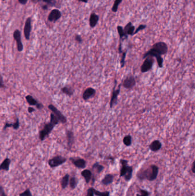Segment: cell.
Masks as SVG:
<instances>
[{"instance_id":"cell-1","label":"cell","mask_w":195,"mask_h":196,"mask_svg":"<svg viewBox=\"0 0 195 196\" xmlns=\"http://www.w3.org/2000/svg\"><path fill=\"white\" fill-rule=\"evenodd\" d=\"M168 50L167 44L163 42H159L154 44L151 49L147 51L144 55L143 59H146L148 57H155L159 68H161L163 67V58L162 55L167 54Z\"/></svg>"},{"instance_id":"cell-2","label":"cell","mask_w":195,"mask_h":196,"mask_svg":"<svg viewBox=\"0 0 195 196\" xmlns=\"http://www.w3.org/2000/svg\"><path fill=\"white\" fill-rule=\"evenodd\" d=\"M159 172V168L156 165H151L146 169H141L137 172L136 177L140 181L148 180L153 181L156 180Z\"/></svg>"},{"instance_id":"cell-3","label":"cell","mask_w":195,"mask_h":196,"mask_svg":"<svg viewBox=\"0 0 195 196\" xmlns=\"http://www.w3.org/2000/svg\"><path fill=\"white\" fill-rule=\"evenodd\" d=\"M60 122L59 119L56 115L52 112L50 114V121L49 123H47L43 127L39 133V138L40 140L43 141L45 139L48 137L49 134L52 131L55 127L58 125Z\"/></svg>"},{"instance_id":"cell-4","label":"cell","mask_w":195,"mask_h":196,"mask_svg":"<svg viewBox=\"0 0 195 196\" xmlns=\"http://www.w3.org/2000/svg\"><path fill=\"white\" fill-rule=\"evenodd\" d=\"M121 167L120 169V177H124L126 181H129L133 175V167L128 165V161L126 160H120Z\"/></svg>"},{"instance_id":"cell-5","label":"cell","mask_w":195,"mask_h":196,"mask_svg":"<svg viewBox=\"0 0 195 196\" xmlns=\"http://www.w3.org/2000/svg\"><path fill=\"white\" fill-rule=\"evenodd\" d=\"M66 161V158L63 157L61 155H58L49 160L48 161V164L50 168H53L63 165V163H64Z\"/></svg>"},{"instance_id":"cell-6","label":"cell","mask_w":195,"mask_h":196,"mask_svg":"<svg viewBox=\"0 0 195 196\" xmlns=\"http://www.w3.org/2000/svg\"><path fill=\"white\" fill-rule=\"evenodd\" d=\"M116 83H117V80H115L114 81V86L113 88V90L112 92V95L111 99L110 101V107L112 108L114 105H116L117 103V100H118V97L119 94L120 93L121 91V84H120L119 86V88L117 90H115V87L116 86Z\"/></svg>"},{"instance_id":"cell-7","label":"cell","mask_w":195,"mask_h":196,"mask_svg":"<svg viewBox=\"0 0 195 196\" xmlns=\"http://www.w3.org/2000/svg\"><path fill=\"white\" fill-rule=\"evenodd\" d=\"M154 60L152 57H148L145 59L144 62L142 64L140 71L142 73H146L152 68Z\"/></svg>"},{"instance_id":"cell-8","label":"cell","mask_w":195,"mask_h":196,"mask_svg":"<svg viewBox=\"0 0 195 196\" xmlns=\"http://www.w3.org/2000/svg\"><path fill=\"white\" fill-rule=\"evenodd\" d=\"M48 108L50 111H52V112H53L56 117L58 118V119H59L60 122L61 123H66L67 122V119L63 115V114L61 113V111H60L55 105H48Z\"/></svg>"},{"instance_id":"cell-9","label":"cell","mask_w":195,"mask_h":196,"mask_svg":"<svg viewBox=\"0 0 195 196\" xmlns=\"http://www.w3.org/2000/svg\"><path fill=\"white\" fill-rule=\"evenodd\" d=\"M13 36L14 40H16L17 43V50L18 52H21L24 49V45L21 42V32L18 29H16L14 30Z\"/></svg>"},{"instance_id":"cell-10","label":"cell","mask_w":195,"mask_h":196,"mask_svg":"<svg viewBox=\"0 0 195 196\" xmlns=\"http://www.w3.org/2000/svg\"><path fill=\"white\" fill-rule=\"evenodd\" d=\"M61 12H60V10L55 9H53L49 13L48 17V20L50 22H55L57 21H58L60 18L61 17Z\"/></svg>"},{"instance_id":"cell-11","label":"cell","mask_w":195,"mask_h":196,"mask_svg":"<svg viewBox=\"0 0 195 196\" xmlns=\"http://www.w3.org/2000/svg\"><path fill=\"white\" fill-rule=\"evenodd\" d=\"M136 84L135 78L133 76H129L126 77L123 81V86L126 89H132Z\"/></svg>"},{"instance_id":"cell-12","label":"cell","mask_w":195,"mask_h":196,"mask_svg":"<svg viewBox=\"0 0 195 196\" xmlns=\"http://www.w3.org/2000/svg\"><path fill=\"white\" fill-rule=\"evenodd\" d=\"M32 31V19L28 17L25 21V24L24 28V33L25 39L29 40L30 37V33Z\"/></svg>"},{"instance_id":"cell-13","label":"cell","mask_w":195,"mask_h":196,"mask_svg":"<svg viewBox=\"0 0 195 196\" xmlns=\"http://www.w3.org/2000/svg\"><path fill=\"white\" fill-rule=\"evenodd\" d=\"M70 161L72 162V163L78 169H84L86 166V162L84 159L80 158L79 157L77 158H70Z\"/></svg>"},{"instance_id":"cell-14","label":"cell","mask_w":195,"mask_h":196,"mask_svg":"<svg viewBox=\"0 0 195 196\" xmlns=\"http://www.w3.org/2000/svg\"><path fill=\"white\" fill-rule=\"evenodd\" d=\"M96 93V91L95 89L92 87L87 88L83 94V98L84 100H88L90 98L93 97Z\"/></svg>"},{"instance_id":"cell-15","label":"cell","mask_w":195,"mask_h":196,"mask_svg":"<svg viewBox=\"0 0 195 196\" xmlns=\"http://www.w3.org/2000/svg\"><path fill=\"white\" fill-rule=\"evenodd\" d=\"M162 147V143L159 140H154L149 145V148L152 152L159 151Z\"/></svg>"},{"instance_id":"cell-16","label":"cell","mask_w":195,"mask_h":196,"mask_svg":"<svg viewBox=\"0 0 195 196\" xmlns=\"http://www.w3.org/2000/svg\"><path fill=\"white\" fill-rule=\"evenodd\" d=\"M124 31L127 37L128 36H133L135 31V27L133 25L131 22H129L124 28Z\"/></svg>"},{"instance_id":"cell-17","label":"cell","mask_w":195,"mask_h":196,"mask_svg":"<svg viewBox=\"0 0 195 196\" xmlns=\"http://www.w3.org/2000/svg\"><path fill=\"white\" fill-rule=\"evenodd\" d=\"M98 20H99V16L98 14L95 13H92L89 18V25L91 28H95L97 25Z\"/></svg>"},{"instance_id":"cell-18","label":"cell","mask_w":195,"mask_h":196,"mask_svg":"<svg viewBox=\"0 0 195 196\" xmlns=\"http://www.w3.org/2000/svg\"><path fill=\"white\" fill-rule=\"evenodd\" d=\"M66 138L68 142V146L69 148H71L75 143V136L73 131L70 130H67L66 131Z\"/></svg>"},{"instance_id":"cell-19","label":"cell","mask_w":195,"mask_h":196,"mask_svg":"<svg viewBox=\"0 0 195 196\" xmlns=\"http://www.w3.org/2000/svg\"><path fill=\"white\" fill-rule=\"evenodd\" d=\"M9 127H12L13 129L17 130L20 127V121L18 118H16V122L13 123H6L5 125L4 126L3 130H5L6 128Z\"/></svg>"},{"instance_id":"cell-20","label":"cell","mask_w":195,"mask_h":196,"mask_svg":"<svg viewBox=\"0 0 195 196\" xmlns=\"http://www.w3.org/2000/svg\"><path fill=\"white\" fill-rule=\"evenodd\" d=\"M81 175L84 177L86 183H88L91 181V179H92V175L91 170H87V169L84 170L81 172Z\"/></svg>"},{"instance_id":"cell-21","label":"cell","mask_w":195,"mask_h":196,"mask_svg":"<svg viewBox=\"0 0 195 196\" xmlns=\"http://www.w3.org/2000/svg\"><path fill=\"white\" fill-rule=\"evenodd\" d=\"M113 175L112 174H108L106 175H105L104 177V178L101 181V183L104 185H108L109 184L112 183L113 181Z\"/></svg>"},{"instance_id":"cell-22","label":"cell","mask_w":195,"mask_h":196,"mask_svg":"<svg viewBox=\"0 0 195 196\" xmlns=\"http://www.w3.org/2000/svg\"><path fill=\"white\" fill-rule=\"evenodd\" d=\"M11 161L9 158H6L5 159L2 163L1 165L0 166V169L2 170H5V171H8L9 170V166L10 164Z\"/></svg>"},{"instance_id":"cell-23","label":"cell","mask_w":195,"mask_h":196,"mask_svg":"<svg viewBox=\"0 0 195 196\" xmlns=\"http://www.w3.org/2000/svg\"><path fill=\"white\" fill-rule=\"evenodd\" d=\"M25 99L29 105H35L37 107V105L40 103L38 102V101L37 100H35V98L30 95H28L27 96H26Z\"/></svg>"},{"instance_id":"cell-24","label":"cell","mask_w":195,"mask_h":196,"mask_svg":"<svg viewBox=\"0 0 195 196\" xmlns=\"http://www.w3.org/2000/svg\"><path fill=\"white\" fill-rule=\"evenodd\" d=\"M69 175L66 174V175H64L63 178L61 180V185L63 188V189H65L67 186L69 184Z\"/></svg>"},{"instance_id":"cell-25","label":"cell","mask_w":195,"mask_h":196,"mask_svg":"<svg viewBox=\"0 0 195 196\" xmlns=\"http://www.w3.org/2000/svg\"><path fill=\"white\" fill-rule=\"evenodd\" d=\"M61 91L64 94H66L69 97H72L74 93V90H73V88L69 87H64L61 88Z\"/></svg>"},{"instance_id":"cell-26","label":"cell","mask_w":195,"mask_h":196,"mask_svg":"<svg viewBox=\"0 0 195 196\" xmlns=\"http://www.w3.org/2000/svg\"><path fill=\"white\" fill-rule=\"evenodd\" d=\"M123 142L124 143V144L126 145V146H130L132 145V136L131 135H126L124 138Z\"/></svg>"},{"instance_id":"cell-27","label":"cell","mask_w":195,"mask_h":196,"mask_svg":"<svg viewBox=\"0 0 195 196\" xmlns=\"http://www.w3.org/2000/svg\"><path fill=\"white\" fill-rule=\"evenodd\" d=\"M117 29L118 31V33H119V36H120V40H124V39H128V37L126 36V34L124 33V28H123V27L120 26V25H118L117 27Z\"/></svg>"},{"instance_id":"cell-28","label":"cell","mask_w":195,"mask_h":196,"mask_svg":"<svg viewBox=\"0 0 195 196\" xmlns=\"http://www.w3.org/2000/svg\"><path fill=\"white\" fill-rule=\"evenodd\" d=\"M92 169H93L95 171L97 172L98 173H101V172L103 170V169H104V167L103 165H100L99 163L96 162V163L93 165Z\"/></svg>"},{"instance_id":"cell-29","label":"cell","mask_w":195,"mask_h":196,"mask_svg":"<svg viewBox=\"0 0 195 196\" xmlns=\"http://www.w3.org/2000/svg\"><path fill=\"white\" fill-rule=\"evenodd\" d=\"M123 0H115L113 4V5L112 7V11L114 13H116L117 12L119 9V5L122 2Z\"/></svg>"},{"instance_id":"cell-30","label":"cell","mask_w":195,"mask_h":196,"mask_svg":"<svg viewBox=\"0 0 195 196\" xmlns=\"http://www.w3.org/2000/svg\"><path fill=\"white\" fill-rule=\"evenodd\" d=\"M77 183H78V181L76 178L75 176L72 177L70 180L69 182L70 186L71 187V188L75 189L77 186Z\"/></svg>"},{"instance_id":"cell-31","label":"cell","mask_w":195,"mask_h":196,"mask_svg":"<svg viewBox=\"0 0 195 196\" xmlns=\"http://www.w3.org/2000/svg\"><path fill=\"white\" fill-rule=\"evenodd\" d=\"M151 192L146 190V189H140L139 193L136 195V196H150Z\"/></svg>"},{"instance_id":"cell-32","label":"cell","mask_w":195,"mask_h":196,"mask_svg":"<svg viewBox=\"0 0 195 196\" xmlns=\"http://www.w3.org/2000/svg\"><path fill=\"white\" fill-rule=\"evenodd\" d=\"M94 193L95 195L97 196H109L110 195V193L108 191H106V192H100L98 190L94 189Z\"/></svg>"},{"instance_id":"cell-33","label":"cell","mask_w":195,"mask_h":196,"mask_svg":"<svg viewBox=\"0 0 195 196\" xmlns=\"http://www.w3.org/2000/svg\"><path fill=\"white\" fill-rule=\"evenodd\" d=\"M126 52H123V55H122V57H121V67L123 68L125 65V63H126Z\"/></svg>"},{"instance_id":"cell-34","label":"cell","mask_w":195,"mask_h":196,"mask_svg":"<svg viewBox=\"0 0 195 196\" xmlns=\"http://www.w3.org/2000/svg\"><path fill=\"white\" fill-rule=\"evenodd\" d=\"M146 25H143V24H142V25H140L137 28H136V29L135 30V31H134V34H133V35H134L137 34L138 32H139L140 31H141V30H143L145 29H146Z\"/></svg>"},{"instance_id":"cell-35","label":"cell","mask_w":195,"mask_h":196,"mask_svg":"<svg viewBox=\"0 0 195 196\" xmlns=\"http://www.w3.org/2000/svg\"><path fill=\"white\" fill-rule=\"evenodd\" d=\"M19 196H33L31 192H30V190L29 189H27L25 191H24L23 193H21L20 195Z\"/></svg>"},{"instance_id":"cell-36","label":"cell","mask_w":195,"mask_h":196,"mask_svg":"<svg viewBox=\"0 0 195 196\" xmlns=\"http://www.w3.org/2000/svg\"><path fill=\"white\" fill-rule=\"evenodd\" d=\"M42 1L50 6H53L55 4V0H42Z\"/></svg>"},{"instance_id":"cell-37","label":"cell","mask_w":195,"mask_h":196,"mask_svg":"<svg viewBox=\"0 0 195 196\" xmlns=\"http://www.w3.org/2000/svg\"><path fill=\"white\" fill-rule=\"evenodd\" d=\"M94 189L93 188H90L87 191V195L86 196H94Z\"/></svg>"},{"instance_id":"cell-38","label":"cell","mask_w":195,"mask_h":196,"mask_svg":"<svg viewBox=\"0 0 195 196\" xmlns=\"http://www.w3.org/2000/svg\"><path fill=\"white\" fill-rule=\"evenodd\" d=\"M75 40L79 44H81L83 42V39L81 37V36L79 35H76L75 36Z\"/></svg>"},{"instance_id":"cell-39","label":"cell","mask_w":195,"mask_h":196,"mask_svg":"<svg viewBox=\"0 0 195 196\" xmlns=\"http://www.w3.org/2000/svg\"><path fill=\"white\" fill-rule=\"evenodd\" d=\"M191 170H192V172L194 174H195V160L194 161L193 163H192V164Z\"/></svg>"},{"instance_id":"cell-40","label":"cell","mask_w":195,"mask_h":196,"mask_svg":"<svg viewBox=\"0 0 195 196\" xmlns=\"http://www.w3.org/2000/svg\"><path fill=\"white\" fill-rule=\"evenodd\" d=\"M1 196H7L2 186H1Z\"/></svg>"},{"instance_id":"cell-41","label":"cell","mask_w":195,"mask_h":196,"mask_svg":"<svg viewBox=\"0 0 195 196\" xmlns=\"http://www.w3.org/2000/svg\"><path fill=\"white\" fill-rule=\"evenodd\" d=\"M28 0H18V2L22 5H25L28 2Z\"/></svg>"},{"instance_id":"cell-42","label":"cell","mask_w":195,"mask_h":196,"mask_svg":"<svg viewBox=\"0 0 195 196\" xmlns=\"http://www.w3.org/2000/svg\"><path fill=\"white\" fill-rule=\"evenodd\" d=\"M28 112L29 113H32V112H34L35 111V109L33 107H29L28 109Z\"/></svg>"},{"instance_id":"cell-43","label":"cell","mask_w":195,"mask_h":196,"mask_svg":"<svg viewBox=\"0 0 195 196\" xmlns=\"http://www.w3.org/2000/svg\"><path fill=\"white\" fill-rule=\"evenodd\" d=\"M5 86L3 84V79H2V76H1V88H4Z\"/></svg>"},{"instance_id":"cell-44","label":"cell","mask_w":195,"mask_h":196,"mask_svg":"<svg viewBox=\"0 0 195 196\" xmlns=\"http://www.w3.org/2000/svg\"><path fill=\"white\" fill-rule=\"evenodd\" d=\"M42 9H44V10H47L48 8V5L46 4V5H43L42 7Z\"/></svg>"},{"instance_id":"cell-45","label":"cell","mask_w":195,"mask_h":196,"mask_svg":"<svg viewBox=\"0 0 195 196\" xmlns=\"http://www.w3.org/2000/svg\"><path fill=\"white\" fill-rule=\"evenodd\" d=\"M88 1H89V0H78V2H84V3H85V4L88 3Z\"/></svg>"},{"instance_id":"cell-46","label":"cell","mask_w":195,"mask_h":196,"mask_svg":"<svg viewBox=\"0 0 195 196\" xmlns=\"http://www.w3.org/2000/svg\"><path fill=\"white\" fill-rule=\"evenodd\" d=\"M32 1V2H33V3H35V4H36V3H37V2H39L40 1H41V0H31Z\"/></svg>"},{"instance_id":"cell-47","label":"cell","mask_w":195,"mask_h":196,"mask_svg":"<svg viewBox=\"0 0 195 196\" xmlns=\"http://www.w3.org/2000/svg\"><path fill=\"white\" fill-rule=\"evenodd\" d=\"M2 1H5V0H2Z\"/></svg>"}]
</instances>
